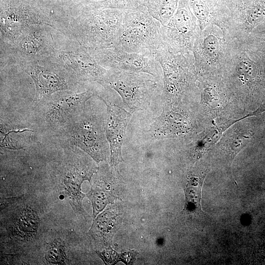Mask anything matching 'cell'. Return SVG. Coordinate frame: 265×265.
<instances>
[{
  "label": "cell",
  "instance_id": "cell-16",
  "mask_svg": "<svg viewBox=\"0 0 265 265\" xmlns=\"http://www.w3.org/2000/svg\"><path fill=\"white\" fill-rule=\"evenodd\" d=\"M98 96L106 106V134L110 148L109 165L114 167L123 161L122 149L125 139L127 126L132 114L102 96Z\"/></svg>",
  "mask_w": 265,
  "mask_h": 265
},
{
  "label": "cell",
  "instance_id": "cell-2",
  "mask_svg": "<svg viewBox=\"0 0 265 265\" xmlns=\"http://www.w3.org/2000/svg\"><path fill=\"white\" fill-rule=\"evenodd\" d=\"M106 114L87 107L75 119L54 132L63 148L76 147L98 164L107 160L110 148L106 134Z\"/></svg>",
  "mask_w": 265,
  "mask_h": 265
},
{
  "label": "cell",
  "instance_id": "cell-17",
  "mask_svg": "<svg viewBox=\"0 0 265 265\" xmlns=\"http://www.w3.org/2000/svg\"><path fill=\"white\" fill-rule=\"evenodd\" d=\"M41 221L33 205L23 203L16 206L5 224L9 238L18 243H27L38 236Z\"/></svg>",
  "mask_w": 265,
  "mask_h": 265
},
{
  "label": "cell",
  "instance_id": "cell-25",
  "mask_svg": "<svg viewBox=\"0 0 265 265\" xmlns=\"http://www.w3.org/2000/svg\"><path fill=\"white\" fill-rule=\"evenodd\" d=\"M96 253L106 265H114L120 261V255L117 254L110 246L102 252L97 251Z\"/></svg>",
  "mask_w": 265,
  "mask_h": 265
},
{
  "label": "cell",
  "instance_id": "cell-11",
  "mask_svg": "<svg viewBox=\"0 0 265 265\" xmlns=\"http://www.w3.org/2000/svg\"><path fill=\"white\" fill-rule=\"evenodd\" d=\"M87 50L106 69L145 73L159 80L162 78L160 65L153 53H129L115 47Z\"/></svg>",
  "mask_w": 265,
  "mask_h": 265
},
{
  "label": "cell",
  "instance_id": "cell-6",
  "mask_svg": "<svg viewBox=\"0 0 265 265\" xmlns=\"http://www.w3.org/2000/svg\"><path fill=\"white\" fill-rule=\"evenodd\" d=\"M96 95L93 89L80 93L70 90L57 92L34 106L38 120L45 128L55 132L80 114L85 109L87 101Z\"/></svg>",
  "mask_w": 265,
  "mask_h": 265
},
{
  "label": "cell",
  "instance_id": "cell-10",
  "mask_svg": "<svg viewBox=\"0 0 265 265\" xmlns=\"http://www.w3.org/2000/svg\"><path fill=\"white\" fill-rule=\"evenodd\" d=\"M110 70L105 88L117 92L132 112L146 108L158 92L159 80L149 74Z\"/></svg>",
  "mask_w": 265,
  "mask_h": 265
},
{
  "label": "cell",
  "instance_id": "cell-3",
  "mask_svg": "<svg viewBox=\"0 0 265 265\" xmlns=\"http://www.w3.org/2000/svg\"><path fill=\"white\" fill-rule=\"evenodd\" d=\"M63 148V155L57 163L55 175L62 194L75 214L78 217L85 218L87 214L83 209L82 200L86 195L81 192V186L85 180L90 182L98 167L80 149L76 147Z\"/></svg>",
  "mask_w": 265,
  "mask_h": 265
},
{
  "label": "cell",
  "instance_id": "cell-23",
  "mask_svg": "<svg viewBox=\"0 0 265 265\" xmlns=\"http://www.w3.org/2000/svg\"><path fill=\"white\" fill-rule=\"evenodd\" d=\"M250 136L248 131L243 130L236 132L228 142V151L230 164L237 154L245 146Z\"/></svg>",
  "mask_w": 265,
  "mask_h": 265
},
{
  "label": "cell",
  "instance_id": "cell-19",
  "mask_svg": "<svg viewBox=\"0 0 265 265\" xmlns=\"http://www.w3.org/2000/svg\"><path fill=\"white\" fill-rule=\"evenodd\" d=\"M208 172L207 169L196 166L189 170L186 175L184 211L188 214L198 217L204 215L201 206V190Z\"/></svg>",
  "mask_w": 265,
  "mask_h": 265
},
{
  "label": "cell",
  "instance_id": "cell-15",
  "mask_svg": "<svg viewBox=\"0 0 265 265\" xmlns=\"http://www.w3.org/2000/svg\"><path fill=\"white\" fill-rule=\"evenodd\" d=\"M192 128L187 112L174 103H164L160 115L151 124L148 133L152 139L176 137L189 133Z\"/></svg>",
  "mask_w": 265,
  "mask_h": 265
},
{
  "label": "cell",
  "instance_id": "cell-4",
  "mask_svg": "<svg viewBox=\"0 0 265 265\" xmlns=\"http://www.w3.org/2000/svg\"><path fill=\"white\" fill-rule=\"evenodd\" d=\"M0 48L12 44L30 26L55 28L53 15L35 0H0Z\"/></svg>",
  "mask_w": 265,
  "mask_h": 265
},
{
  "label": "cell",
  "instance_id": "cell-5",
  "mask_svg": "<svg viewBox=\"0 0 265 265\" xmlns=\"http://www.w3.org/2000/svg\"><path fill=\"white\" fill-rule=\"evenodd\" d=\"M160 26L142 6L126 10L114 47L129 53L149 52L155 53L162 43Z\"/></svg>",
  "mask_w": 265,
  "mask_h": 265
},
{
  "label": "cell",
  "instance_id": "cell-1",
  "mask_svg": "<svg viewBox=\"0 0 265 265\" xmlns=\"http://www.w3.org/2000/svg\"><path fill=\"white\" fill-rule=\"evenodd\" d=\"M125 11L96 8L88 3L69 18L65 33L87 49L114 47Z\"/></svg>",
  "mask_w": 265,
  "mask_h": 265
},
{
  "label": "cell",
  "instance_id": "cell-12",
  "mask_svg": "<svg viewBox=\"0 0 265 265\" xmlns=\"http://www.w3.org/2000/svg\"><path fill=\"white\" fill-rule=\"evenodd\" d=\"M73 75L80 84L97 82L105 88L110 70L102 66L88 51L80 46L77 50L54 49L50 57Z\"/></svg>",
  "mask_w": 265,
  "mask_h": 265
},
{
  "label": "cell",
  "instance_id": "cell-26",
  "mask_svg": "<svg viewBox=\"0 0 265 265\" xmlns=\"http://www.w3.org/2000/svg\"><path fill=\"white\" fill-rule=\"evenodd\" d=\"M219 43L218 40L213 35H209L205 39L203 43V50L211 57H214L218 51Z\"/></svg>",
  "mask_w": 265,
  "mask_h": 265
},
{
  "label": "cell",
  "instance_id": "cell-13",
  "mask_svg": "<svg viewBox=\"0 0 265 265\" xmlns=\"http://www.w3.org/2000/svg\"><path fill=\"white\" fill-rule=\"evenodd\" d=\"M196 20L188 0H179L170 21L166 25L160 26L162 43L175 53H190L197 37Z\"/></svg>",
  "mask_w": 265,
  "mask_h": 265
},
{
  "label": "cell",
  "instance_id": "cell-24",
  "mask_svg": "<svg viewBox=\"0 0 265 265\" xmlns=\"http://www.w3.org/2000/svg\"><path fill=\"white\" fill-rule=\"evenodd\" d=\"M90 4L96 8H116L124 10L134 9L140 6L137 0H103L93 1Z\"/></svg>",
  "mask_w": 265,
  "mask_h": 265
},
{
  "label": "cell",
  "instance_id": "cell-7",
  "mask_svg": "<svg viewBox=\"0 0 265 265\" xmlns=\"http://www.w3.org/2000/svg\"><path fill=\"white\" fill-rule=\"evenodd\" d=\"M48 26L36 25L25 29L11 45L0 48V68L11 62L21 65L48 58L54 42Z\"/></svg>",
  "mask_w": 265,
  "mask_h": 265
},
{
  "label": "cell",
  "instance_id": "cell-18",
  "mask_svg": "<svg viewBox=\"0 0 265 265\" xmlns=\"http://www.w3.org/2000/svg\"><path fill=\"white\" fill-rule=\"evenodd\" d=\"M117 212L115 206H108L93 220L89 234L101 245L110 246L120 227V215Z\"/></svg>",
  "mask_w": 265,
  "mask_h": 265
},
{
  "label": "cell",
  "instance_id": "cell-22",
  "mask_svg": "<svg viewBox=\"0 0 265 265\" xmlns=\"http://www.w3.org/2000/svg\"><path fill=\"white\" fill-rule=\"evenodd\" d=\"M190 8L199 21L203 23L209 21L214 15L218 5V0H188Z\"/></svg>",
  "mask_w": 265,
  "mask_h": 265
},
{
  "label": "cell",
  "instance_id": "cell-8",
  "mask_svg": "<svg viewBox=\"0 0 265 265\" xmlns=\"http://www.w3.org/2000/svg\"><path fill=\"white\" fill-rule=\"evenodd\" d=\"M162 73L164 103H176L189 83L193 58L190 53H175L162 43L155 53Z\"/></svg>",
  "mask_w": 265,
  "mask_h": 265
},
{
  "label": "cell",
  "instance_id": "cell-28",
  "mask_svg": "<svg viewBox=\"0 0 265 265\" xmlns=\"http://www.w3.org/2000/svg\"><path fill=\"white\" fill-rule=\"evenodd\" d=\"M136 252L133 251L125 252L120 255V261L125 264H132L135 260Z\"/></svg>",
  "mask_w": 265,
  "mask_h": 265
},
{
  "label": "cell",
  "instance_id": "cell-21",
  "mask_svg": "<svg viewBox=\"0 0 265 265\" xmlns=\"http://www.w3.org/2000/svg\"><path fill=\"white\" fill-rule=\"evenodd\" d=\"M65 241L60 238H54L47 243L44 252V263L53 265H68L69 257Z\"/></svg>",
  "mask_w": 265,
  "mask_h": 265
},
{
  "label": "cell",
  "instance_id": "cell-20",
  "mask_svg": "<svg viewBox=\"0 0 265 265\" xmlns=\"http://www.w3.org/2000/svg\"><path fill=\"white\" fill-rule=\"evenodd\" d=\"M162 26L166 25L175 13L179 0H137Z\"/></svg>",
  "mask_w": 265,
  "mask_h": 265
},
{
  "label": "cell",
  "instance_id": "cell-27",
  "mask_svg": "<svg viewBox=\"0 0 265 265\" xmlns=\"http://www.w3.org/2000/svg\"><path fill=\"white\" fill-rule=\"evenodd\" d=\"M23 197V195L9 198H1L0 199V211L5 209L10 205L15 203L22 198Z\"/></svg>",
  "mask_w": 265,
  "mask_h": 265
},
{
  "label": "cell",
  "instance_id": "cell-14",
  "mask_svg": "<svg viewBox=\"0 0 265 265\" xmlns=\"http://www.w3.org/2000/svg\"><path fill=\"white\" fill-rule=\"evenodd\" d=\"M119 173L106 161L98 164L97 170L90 181L91 188L86 194L91 202L95 218L109 204L120 198Z\"/></svg>",
  "mask_w": 265,
  "mask_h": 265
},
{
  "label": "cell",
  "instance_id": "cell-9",
  "mask_svg": "<svg viewBox=\"0 0 265 265\" xmlns=\"http://www.w3.org/2000/svg\"><path fill=\"white\" fill-rule=\"evenodd\" d=\"M21 66L35 84L34 107L42 104L57 92L77 91L79 85L80 84L66 69L48 58Z\"/></svg>",
  "mask_w": 265,
  "mask_h": 265
}]
</instances>
